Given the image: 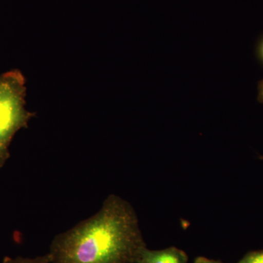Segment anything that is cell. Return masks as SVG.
<instances>
[{
  "instance_id": "obj_1",
  "label": "cell",
  "mask_w": 263,
  "mask_h": 263,
  "mask_svg": "<svg viewBox=\"0 0 263 263\" xmlns=\"http://www.w3.org/2000/svg\"><path fill=\"white\" fill-rule=\"evenodd\" d=\"M146 245L133 206L115 195L52 241L50 263H136Z\"/></svg>"
},
{
  "instance_id": "obj_2",
  "label": "cell",
  "mask_w": 263,
  "mask_h": 263,
  "mask_svg": "<svg viewBox=\"0 0 263 263\" xmlns=\"http://www.w3.org/2000/svg\"><path fill=\"white\" fill-rule=\"evenodd\" d=\"M26 79L20 70L0 75V168L10 158L9 146L17 132L28 127L35 114L25 108Z\"/></svg>"
},
{
  "instance_id": "obj_3",
  "label": "cell",
  "mask_w": 263,
  "mask_h": 263,
  "mask_svg": "<svg viewBox=\"0 0 263 263\" xmlns=\"http://www.w3.org/2000/svg\"><path fill=\"white\" fill-rule=\"evenodd\" d=\"M136 263H188V256L181 249L172 247L162 250H142Z\"/></svg>"
},
{
  "instance_id": "obj_4",
  "label": "cell",
  "mask_w": 263,
  "mask_h": 263,
  "mask_svg": "<svg viewBox=\"0 0 263 263\" xmlns=\"http://www.w3.org/2000/svg\"><path fill=\"white\" fill-rule=\"evenodd\" d=\"M50 257L48 254L39 256L34 258H26V257H17L15 258L5 257L3 263H50Z\"/></svg>"
},
{
  "instance_id": "obj_5",
  "label": "cell",
  "mask_w": 263,
  "mask_h": 263,
  "mask_svg": "<svg viewBox=\"0 0 263 263\" xmlns=\"http://www.w3.org/2000/svg\"><path fill=\"white\" fill-rule=\"evenodd\" d=\"M238 263H263V249L248 252Z\"/></svg>"
},
{
  "instance_id": "obj_6",
  "label": "cell",
  "mask_w": 263,
  "mask_h": 263,
  "mask_svg": "<svg viewBox=\"0 0 263 263\" xmlns=\"http://www.w3.org/2000/svg\"><path fill=\"white\" fill-rule=\"evenodd\" d=\"M195 263H224L221 262L219 260H215V259H212L206 258L204 257H198L195 259Z\"/></svg>"
},
{
  "instance_id": "obj_7",
  "label": "cell",
  "mask_w": 263,
  "mask_h": 263,
  "mask_svg": "<svg viewBox=\"0 0 263 263\" xmlns=\"http://www.w3.org/2000/svg\"><path fill=\"white\" fill-rule=\"evenodd\" d=\"M258 100L260 103H263V80L259 82L258 86Z\"/></svg>"
},
{
  "instance_id": "obj_8",
  "label": "cell",
  "mask_w": 263,
  "mask_h": 263,
  "mask_svg": "<svg viewBox=\"0 0 263 263\" xmlns=\"http://www.w3.org/2000/svg\"><path fill=\"white\" fill-rule=\"evenodd\" d=\"M258 55L259 59L262 60L263 62V39L262 41H261V43H259V46L258 47Z\"/></svg>"
},
{
  "instance_id": "obj_9",
  "label": "cell",
  "mask_w": 263,
  "mask_h": 263,
  "mask_svg": "<svg viewBox=\"0 0 263 263\" xmlns=\"http://www.w3.org/2000/svg\"><path fill=\"white\" fill-rule=\"evenodd\" d=\"M262 159H263V157H262Z\"/></svg>"
}]
</instances>
